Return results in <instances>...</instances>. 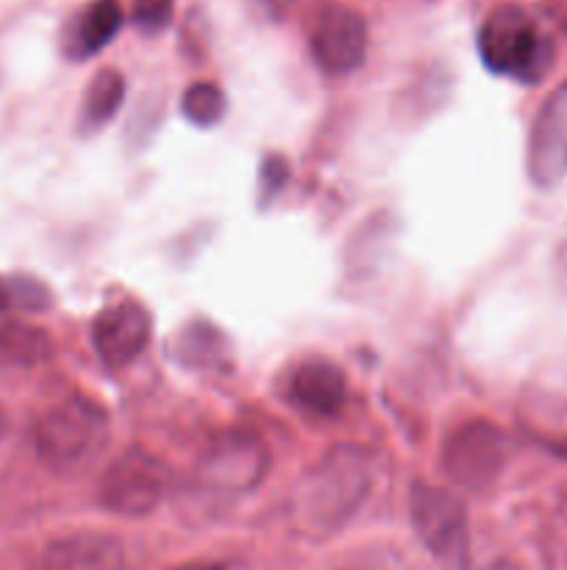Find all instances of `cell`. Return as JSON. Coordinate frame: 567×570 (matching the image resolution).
Wrapping results in <instances>:
<instances>
[{
    "label": "cell",
    "instance_id": "cell-1",
    "mask_svg": "<svg viewBox=\"0 0 567 570\" xmlns=\"http://www.w3.org/2000/svg\"><path fill=\"white\" fill-rule=\"evenodd\" d=\"M376 462L361 445H334L306 473L292 499V518L304 534H337L372 493Z\"/></svg>",
    "mask_w": 567,
    "mask_h": 570
},
{
    "label": "cell",
    "instance_id": "cell-2",
    "mask_svg": "<svg viewBox=\"0 0 567 570\" xmlns=\"http://www.w3.org/2000/svg\"><path fill=\"white\" fill-rule=\"evenodd\" d=\"M478 56L495 76L520 83L545 81L556 61L554 39L539 31L537 22L520 6H498L478 31Z\"/></svg>",
    "mask_w": 567,
    "mask_h": 570
},
{
    "label": "cell",
    "instance_id": "cell-3",
    "mask_svg": "<svg viewBox=\"0 0 567 570\" xmlns=\"http://www.w3.org/2000/svg\"><path fill=\"white\" fill-rule=\"evenodd\" d=\"M109 438V417L87 399L50 406L37 423V454L44 465L67 471L98 454Z\"/></svg>",
    "mask_w": 567,
    "mask_h": 570
},
{
    "label": "cell",
    "instance_id": "cell-4",
    "mask_svg": "<svg viewBox=\"0 0 567 570\" xmlns=\"http://www.w3.org/2000/svg\"><path fill=\"white\" fill-rule=\"evenodd\" d=\"M409 515L417 538L442 570L470 568L467 510L450 490L417 482L409 493Z\"/></svg>",
    "mask_w": 567,
    "mask_h": 570
},
{
    "label": "cell",
    "instance_id": "cell-5",
    "mask_svg": "<svg viewBox=\"0 0 567 570\" xmlns=\"http://www.w3.org/2000/svg\"><path fill=\"white\" fill-rule=\"evenodd\" d=\"M270 471V456L256 434H220L195 471V488L209 501H237L253 493Z\"/></svg>",
    "mask_w": 567,
    "mask_h": 570
},
{
    "label": "cell",
    "instance_id": "cell-6",
    "mask_svg": "<svg viewBox=\"0 0 567 570\" xmlns=\"http://www.w3.org/2000/svg\"><path fill=\"white\" fill-rule=\"evenodd\" d=\"M509 460V440L495 423L467 421L448 434L439 454L445 476L461 490L481 493L489 490L504 473Z\"/></svg>",
    "mask_w": 567,
    "mask_h": 570
},
{
    "label": "cell",
    "instance_id": "cell-7",
    "mask_svg": "<svg viewBox=\"0 0 567 570\" xmlns=\"http://www.w3.org/2000/svg\"><path fill=\"white\" fill-rule=\"evenodd\" d=\"M167 488H170V473L165 462L142 449H128L106 468L98 501L111 515L145 518L165 501Z\"/></svg>",
    "mask_w": 567,
    "mask_h": 570
},
{
    "label": "cell",
    "instance_id": "cell-8",
    "mask_svg": "<svg viewBox=\"0 0 567 570\" xmlns=\"http://www.w3.org/2000/svg\"><path fill=\"white\" fill-rule=\"evenodd\" d=\"M309 48L328 76H348L359 70L367 56L365 17L342 3L322 6L311 22Z\"/></svg>",
    "mask_w": 567,
    "mask_h": 570
},
{
    "label": "cell",
    "instance_id": "cell-9",
    "mask_svg": "<svg viewBox=\"0 0 567 570\" xmlns=\"http://www.w3.org/2000/svg\"><path fill=\"white\" fill-rule=\"evenodd\" d=\"M153 337V321L139 301L122 298L106 304L92 321V345L98 360L111 371L131 365L148 348Z\"/></svg>",
    "mask_w": 567,
    "mask_h": 570
},
{
    "label": "cell",
    "instance_id": "cell-10",
    "mask_svg": "<svg viewBox=\"0 0 567 570\" xmlns=\"http://www.w3.org/2000/svg\"><path fill=\"white\" fill-rule=\"evenodd\" d=\"M526 170L539 189H550L567 178V87L550 95L534 117Z\"/></svg>",
    "mask_w": 567,
    "mask_h": 570
},
{
    "label": "cell",
    "instance_id": "cell-11",
    "mask_svg": "<svg viewBox=\"0 0 567 570\" xmlns=\"http://www.w3.org/2000/svg\"><path fill=\"white\" fill-rule=\"evenodd\" d=\"M39 570H126V546L111 534H70L42 551Z\"/></svg>",
    "mask_w": 567,
    "mask_h": 570
},
{
    "label": "cell",
    "instance_id": "cell-12",
    "mask_svg": "<svg viewBox=\"0 0 567 570\" xmlns=\"http://www.w3.org/2000/svg\"><path fill=\"white\" fill-rule=\"evenodd\" d=\"M170 356L187 371L222 373L233 365V345L217 323L192 317L170 340Z\"/></svg>",
    "mask_w": 567,
    "mask_h": 570
},
{
    "label": "cell",
    "instance_id": "cell-13",
    "mask_svg": "<svg viewBox=\"0 0 567 570\" xmlns=\"http://www.w3.org/2000/svg\"><path fill=\"white\" fill-rule=\"evenodd\" d=\"M348 384L342 371L328 360H306L289 379V401L315 417H334L345 406Z\"/></svg>",
    "mask_w": 567,
    "mask_h": 570
},
{
    "label": "cell",
    "instance_id": "cell-14",
    "mask_svg": "<svg viewBox=\"0 0 567 570\" xmlns=\"http://www.w3.org/2000/svg\"><path fill=\"white\" fill-rule=\"evenodd\" d=\"M122 26L120 0H92L83 6L64 33V50L70 59H89L100 53Z\"/></svg>",
    "mask_w": 567,
    "mask_h": 570
},
{
    "label": "cell",
    "instance_id": "cell-15",
    "mask_svg": "<svg viewBox=\"0 0 567 570\" xmlns=\"http://www.w3.org/2000/svg\"><path fill=\"white\" fill-rule=\"evenodd\" d=\"M122 100H126V78H122V72L115 70V67H103V70L94 72L81 100V120H78L81 134H94L109 126L117 111H120Z\"/></svg>",
    "mask_w": 567,
    "mask_h": 570
},
{
    "label": "cell",
    "instance_id": "cell-16",
    "mask_svg": "<svg viewBox=\"0 0 567 570\" xmlns=\"http://www.w3.org/2000/svg\"><path fill=\"white\" fill-rule=\"evenodd\" d=\"M53 356V343L48 334L28 323H0V365L33 367Z\"/></svg>",
    "mask_w": 567,
    "mask_h": 570
},
{
    "label": "cell",
    "instance_id": "cell-17",
    "mask_svg": "<svg viewBox=\"0 0 567 570\" xmlns=\"http://www.w3.org/2000/svg\"><path fill=\"white\" fill-rule=\"evenodd\" d=\"M50 306H53V293L39 278L26 276V273L0 276V315H9V312L39 315Z\"/></svg>",
    "mask_w": 567,
    "mask_h": 570
},
{
    "label": "cell",
    "instance_id": "cell-18",
    "mask_svg": "<svg viewBox=\"0 0 567 570\" xmlns=\"http://www.w3.org/2000/svg\"><path fill=\"white\" fill-rule=\"evenodd\" d=\"M228 100L217 83L198 81L183 92L181 111L195 128H215L226 117Z\"/></svg>",
    "mask_w": 567,
    "mask_h": 570
},
{
    "label": "cell",
    "instance_id": "cell-19",
    "mask_svg": "<svg viewBox=\"0 0 567 570\" xmlns=\"http://www.w3.org/2000/svg\"><path fill=\"white\" fill-rule=\"evenodd\" d=\"M545 570H567V495L550 510L543 529Z\"/></svg>",
    "mask_w": 567,
    "mask_h": 570
},
{
    "label": "cell",
    "instance_id": "cell-20",
    "mask_svg": "<svg viewBox=\"0 0 567 570\" xmlns=\"http://www.w3.org/2000/svg\"><path fill=\"white\" fill-rule=\"evenodd\" d=\"M287 184H289V161L278 154H267L265 159L259 161V189H256L259 209H267V206L284 193Z\"/></svg>",
    "mask_w": 567,
    "mask_h": 570
},
{
    "label": "cell",
    "instance_id": "cell-21",
    "mask_svg": "<svg viewBox=\"0 0 567 570\" xmlns=\"http://www.w3.org/2000/svg\"><path fill=\"white\" fill-rule=\"evenodd\" d=\"M172 6H176V0H133L131 20L142 31H161V28L170 26Z\"/></svg>",
    "mask_w": 567,
    "mask_h": 570
},
{
    "label": "cell",
    "instance_id": "cell-22",
    "mask_svg": "<svg viewBox=\"0 0 567 570\" xmlns=\"http://www.w3.org/2000/svg\"><path fill=\"white\" fill-rule=\"evenodd\" d=\"M550 273H554L556 287L567 293V228L559 237V243H556L554 256H550Z\"/></svg>",
    "mask_w": 567,
    "mask_h": 570
},
{
    "label": "cell",
    "instance_id": "cell-23",
    "mask_svg": "<svg viewBox=\"0 0 567 570\" xmlns=\"http://www.w3.org/2000/svg\"><path fill=\"white\" fill-rule=\"evenodd\" d=\"M250 3H253L261 14L270 17V20H278V17H284L292 9L295 0H250Z\"/></svg>",
    "mask_w": 567,
    "mask_h": 570
},
{
    "label": "cell",
    "instance_id": "cell-24",
    "mask_svg": "<svg viewBox=\"0 0 567 570\" xmlns=\"http://www.w3.org/2000/svg\"><path fill=\"white\" fill-rule=\"evenodd\" d=\"M167 570H226V566H217V562H183V566Z\"/></svg>",
    "mask_w": 567,
    "mask_h": 570
},
{
    "label": "cell",
    "instance_id": "cell-25",
    "mask_svg": "<svg viewBox=\"0 0 567 570\" xmlns=\"http://www.w3.org/2000/svg\"><path fill=\"white\" fill-rule=\"evenodd\" d=\"M484 570H520V568H517L511 560H495V562H489Z\"/></svg>",
    "mask_w": 567,
    "mask_h": 570
}]
</instances>
